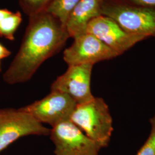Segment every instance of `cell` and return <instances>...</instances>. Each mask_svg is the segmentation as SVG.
Returning <instances> with one entry per match:
<instances>
[{
    "mask_svg": "<svg viewBox=\"0 0 155 155\" xmlns=\"http://www.w3.org/2000/svg\"><path fill=\"white\" fill-rule=\"evenodd\" d=\"M70 35L66 28L47 12L29 17V23L16 55L2 75L8 84L27 82L46 60L58 53Z\"/></svg>",
    "mask_w": 155,
    "mask_h": 155,
    "instance_id": "obj_1",
    "label": "cell"
},
{
    "mask_svg": "<svg viewBox=\"0 0 155 155\" xmlns=\"http://www.w3.org/2000/svg\"><path fill=\"white\" fill-rule=\"evenodd\" d=\"M70 121L101 148L110 143L113 131V119L109 106L102 98L77 105Z\"/></svg>",
    "mask_w": 155,
    "mask_h": 155,
    "instance_id": "obj_2",
    "label": "cell"
},
{
    "mask_svg": "<svg viewBox=\"0 0 155 155\" xmlns=\"http://www.w3.org/2000/svg\"><path fill=\"white\" fill-rule=\"evenodd\" d=\"M101 15L114 20L128 33L155 38V9L122 0H104Z\"/></svg>",
    "mask_w": 155,
    "mask_h": 155,
    "instance_id": "obj_3",
    "label": "cell"
},
{
    "mask_svg": "<svg viewBox=\"0 0 155 155\" xmlns=\"http://www.w3.org/2000/svg\"><path fill=\"white\" fill-rule=\"evenodd\" d=\"M50 131L20 108L0 109V153L22 137L48 136Z\"/></svg>",
    "mask_w": 155,
    "mask_h": 155,
    "instance_id": "obj_4",
    "label": "cell"
},
{
    "mask_svg": "<svg viewBox=\"0 0 155 155\" xmlns=\"http://www.w3.org/2000/svg\"><path fill=\"white\" fill-rule=\"evenodd\" d=\"M77 105L68 95L51 91L43 98L20 108L38 122L54 127L61 122L70 121Z\"/></svg>",
    "mask_w": 155,
    "mask_h": 155,
    "instance_id": "obj_5",
    "label": "cell"
},
{
    "mask_svg": "<svg viewBox=\"0 0 155 155\" xmlns=\"http://www.w3.org/2000/svg\"><path fill=\"white\" fill-rule=\"evenodd\" d=\"M55 155H98L102 148L70 121L51 128Z\"/></svg>",
    "mask_w": 155,
    "mask_h": 155,
    "instance_id": "obj_6",
    "label": "cell"
},
{
    "mask_svg": "<svg viewBox=\"0 0 155 155\" xmlns=\"http://www.w3.org/2000/svg\"><path fill=\"white\" fill-rule=\"evenodd\" d=\"M72 45L64 51L63 60L68 66L93 64L113 59L118 55L92 34L84 33L74 38Z\"/></svg>",
    "mask_w": 155,
    "mask_h": 155,
    "instance_id": "obj_7",
    "label": "cell"
},
{
    "mask_svg": "<svg viewBox=\"0 0 155 155\" xmlns=\"http://www.w3.org/2000/svg\"><path fill=\"white\" fill-rule=\"evenodd\" d=\"M93 64L69 66L61 75L52 83L51 91H59L68 95L77 105L93 100L91 90V78Z\"/></svg>",
    "mask_w": 155,
    "mask_h": 155,
    "instance_id": "obj_8",
    "label": "cell"
},
{
    "mask_svg": "<svg viewBox=\"0 0 155 155\" xmlns=\"http://www.w3.org/2000/svg\"><path fill=\"white\" fill-rule=\"evenodd\" d=\"M86 32L95 36L118 56L146 39L142 36L128 33L114 20L104 15L97 17L89 22Z\"/></svg>",
    "mask_w": 155,
    "mask_h": 155,
    "instance_id": "obj_9",
    "label": "cell"
},
{
    "mask_svg": "<svg viewBox=\"0 0 155 155\" xmlns=\"http://www.w3.org/2000/svg\"><path fill=\"white\" fill-rule=\"evenodd\" d=\"M104 0H80L70 14L66 28L70 38L86 33L89 22L101 15Z\"/></svg>",
    "mask_w": 155,
    "mask_h": 155,
    "instance_id": "obj_10",
    "label": "cell"
},
{
    "mask_svg": "<svg viewBox=\"0 0 155 155\" xmlns=\"http://www.w3.org/2000/svg\"><path fill=\"white\" fill-rule=\"evenodd\" d=\"M79 1L80 0H54L46 12L66 28L68 17Z\"/></svg>",
    "mask_w": 155,
    "mask_h": 155,
    "instance_id": "obj_11",
    "label": "cell"
},
{
    "mask_svg": "<svg viewBox=\"0 0 155 155\" xmlns=\"http://www.w3.org/2000/svg\"><path fill=\"white\" fill-rule=\"evenodd\" d=\"M22 15L19 11L12 13L0 22V37L10 41L15 40V33L22 22Z\"/></svg>",
    "mask_w": 155,
    "mask_h": 155,
    "instance_id": "obj_12",
    "label": "cell"
},
{
    "mask_svg": "<svg viewBox=\"0 0 155 155\" xmlns=\"http://www.w3.org/2000/svg\"><path fill=\"white\" fill-rule=\"evenodd\" d=\"M22 11L31 17L46 12L54 0H18Z\"/></svg>",
    "mask_w": 155,
    "mask_h": 155,
    "instance_id": "obj_13",
    "label": "cell"
},
{
    "mask_svg": "<svg viewBox=\"0 0 155 155\" xmlns=\"http://www.w3.org/2000/svg\"><path fill=\"white\" fill-rule=\"evenodd\" d=\"M150 132L136 155H155V114L150 120Z\"/></svg>",
    "mask_w": 155,
    "mask_h": 155,
    "instance_id": "obj_14",
    "label": "cell"
},
{
    "mask_svg": "<svg viewBox=\"0 0 155 155\" xmlns=\"http://www.w3.org/2000/svg\"><path fill=\"white\" fill-rule=\"evenodd\" d=\"M136 5L142 6L155 9V0H122Z\"/></svg>",
    "mask_w": 155,
    "mask_h": 155,
    "instance_id": "obj_15",
    "label": "cell"
},
{
    "mask_svg": "<svg viewBox=\"0 0 155 155\" xmlns=\"http://www.w3.org/2000/svg\"><path fill=\"white\" fill-rule=\"evenodd\" d=\"M11 54V52L0 43V61L9 57Z\"/></svg>",
    "mask_w": 155,
    "mask_h": 155,
    "instance_id": "obj_16",
    "label": "cell"
},
{
    "mask_svg": "<svg viewBox=\"0 0 155 155\" xmlns=\"http://www.w3.org/2000/svg\"><path fill=\"white\" fill-rule=\"evenodd\" d=\"M13 12L9 11L7 9H0V22L3 20L6 17L11 15Z\"/></svg>",
    "mask_w": 155,
    "mask_h": 155,
    "instance_id": "obj_17",
    "label": "cell"
},
{
    "mask_svg": "<svg viewBox=\"0 0 155 155\" xmlns=\"http://www.w3.org/2000/svg\"><path fill=\"white\" fill-rule=\"evenodd\" d=\"M1 71V65H0V72Z\"/></svg>",
    "mask_w": 155,
    "mask_h": 155,
    "instance_id": "obj_18",
    "label": "cell"
}]
</instances>
